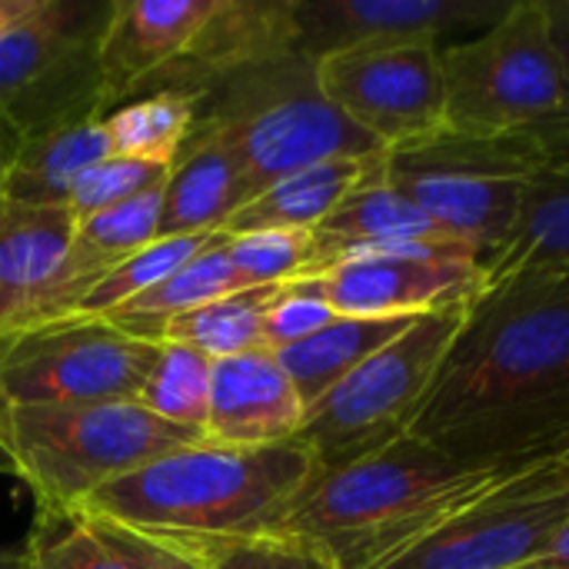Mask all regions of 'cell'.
<instances>
[{
	"label": "cell",
	"instance_id": "6da1fadb",
	"mask_svg": "<svg viewBox=\"0 0 569 569\" xmlns=\"http://www.w3.org/2000/svg\"><path fill=\"white\" fill-rule=\"evenodd\" d=\"M569 427V270L490 273L413 423L457 463L507 470Z\"/></svg>",
	"mask_w": 569,
	"mask_h": 569
},
{
	"label": "cell",
	"instance_id": "7a4b0ae2",
	"mask_svg": "<svg viewBox=\"0 0 569 569\" xmlns=\"http://www.w3.org/2000/svg\"><path fill=\"white\" fill-rule=\"evenodd\" d=\"M317 477L320 463L297 437L273 447H227L203 437L100 487L77 513L153 543L207 550L277 533Z\"/></svg>",
	"mask_w": 569,
	"mask_h": 569
},
{
	"label": "cell",
	"instance_id": "3957f363",
	"mask_svg": "<svg viewBox=\"0 0 569 569\" xmlns=\"http://www.w3.org/2000/svg\"><path fill=\"white\" fill-rule=\"evenodd\" d=\"M503 470L457 463L420 437L320 470L277 533L313 543L337 569H387L483 500Z\"/></svg>",
	"mask_w": 569,
	"mask_h": 569
},
{
	"label": "cell",
	"instance_id": "277c9868",
	"mask_svg": "<svg viewBox=\"0 0 569 569\" xmlns=\"http://www.w3.org/2000/svg\"><path fill=\"white\" fill-rule=\"evenodd\" d=\"M197 123L213 130L240 163L247 203L313 163L387 153L320 90L303 50L223 70L197 90Z\"/></svg>",
	"mask_w": 569,
	"mask_h": 569
},
{
	"label": "cell",
	"instance_id": "5b68a950",
	"mask_svg": "<svg viewBox=\"0 0 569 569\" xmlns=\"http://www.w3.org/2000/svg\"><path fill=\"white\" fill-rule=\"evenodd\" d=\"M0 440L37 500V517H70L100 487L180 450L203 433L167 423L140 403L10 407Z\"/></svg>",
	"mask_w": 569,
	"mask_h": 569
},
{
	"label": "cell",
	"instance_id": "8992f818",
	"mask_svg": "<svg viewBox=\"0 0 569 569\" xmlns=\"http://www.w3.org/2000/svg\"><path fill=\"white\" fill-rule=\"evenodd\" d=\"M550 160L553 147L543 130L500 137L443 130L383 153V180L487 267L513 240L530 183Z\"/></svg>",
	"mask_w": 569,
	"mask_h": 569
},
{
	"label": "cell",
	"instance_id": "52a82bcc",
	"mask_svg": "<svg viewBox=\"0 0 569 569\" xmlns=\"http://www.w3.org/2000/svg\"><path fill=\"white\" fill-rule=\"evenodd\" d=\"M447 130L537 133L569 123V77L547 0H510L473 40L443 50Z\"/></svg>",
	"mask_w": 569,
	"mask_h": 569
},
{
	"label": "cell",
	"instance_id": "ba28073f",
	"mask_svg": "<svg viewBox=\"0 0 569 569\" xmlns=\"http://www.w3.org/2000/svg\"><path fill=\"white\" fill-rule=\"evenodd\" d=\"M467 307L420 317L307 410L297 440L317 457L320 470L347 467L413 433Z\"/></svg>",
	"mask_w": 569,
	"mask_h": 569
},
{
	"label": "cell",
	"instance_id": "9c48e42d",
	"mask_svg": "<svg viewBox=\"0 0 569 569\" xmlns=\"http://www.w3.org/2000/svg\"><path fill=\"white\" fill-rule=\"evenodd\" d=\"M110 0H40L0 37V120L20 140L107 117L100 37Z\"/></svg>",
	"mask_w": 569,
	"mask_h": 569
},
{
	"label": "cell",
	"instance_id": "30bf717a",
	"mask_svg": "<svg viewBox=\"0 0 569 569\" xmlns=\"http://www.w3.org/2000/svg\"><path fill=\"white\" fill-rule=\"evenodd\" d=\"M160 343L103 317H60L0 333V410L137 403Z\"/></svg>",
	"mask_w": 569,
	"mask_h": 569
},
{
	"label": "cell",
	"instance_id": "8fae6325",
	"mask_svg": "<svg viewBox=\"0 0 569 569\" xmlns=\"http://www.w3.org/2000/svg\"><path fill=\"white\" fill-rule=\"evenodd\" d=\"M327 100L387 153L447 130V83L440 43H383L317 60Z\"/></svg>",
	"mask_w": 569,
	"mask_h": 569
},
{
	"label": "cell",
	"instance_id": "7c38bea8",
	"mask_svg": "<svg viewBox=\"0 0 569 569\" xmlns=\"http://www.w3.org/2000/svg\"><path fill=\"white\" fill-rule=\"evenodd\" d=\"M317 283L337 317H430L473 303L487 287V270L467 247L417 243L347 257Z\"/></svg>",
	"mask_w": 569,
	"mask_h": 569
},
{
	"label": "cell",
	"instance_id": "4fadbf2b",
	"mask_svg": "<svg viewBox=\"0 0 569 569\" xmlns=\"http://www.w3.org/2000/svg\"><path fill=\"white\" fill-rule=\"evenodd\" d=\"M510 0H293L297 47L320 60L383 43H440L463 27L487 30Z\"/></svg>",
	"mask_w": 569,
	"mask_h": 569
},
{
	"label": "cell",
	"instance_id": "5bb4252c",
	"mask_svg": "<svg viewBox=\"0 0 569 569\" xmlns=\"http://www.w3.org/2000/svg\"><path fill=\"white\" fill-rule=\"evenodd\" d=\"M569 497H510L497 487L387 569H523L560 533Z\"/></svg>",
	"mask_w": 569,
	"mask_h": 569
},
{
	"label": "cell",
	"instance_id": "9a60e30c",
	"mask_svg": "<svg viewBox=\"0 0 569 569\" xmlns=\"http://www.w3.org/2000/svg\"><path fill=\"white\" fill-rule=\"evenodd\" d=\"M220 0H110L100 37L107 113L143 97L190 50Z\"/></svg>",
	"mask_w": 569,
	"mask_h": 569
},
{
	"label": "cell",
	"instance_id": "2e32d148",
	"mask_svg": "<svg viewBox=\"0 0 569 569\" xmlns=\"http://www.w3.org/2000/svg\"><path fill=\"white\" fill-rule=\"evenodd\" d=\"M307 407L270 350L213 360L207 437L227 447H273L300 433Z\"/></svg>",
	"mask_w": 569,
	"mask_h": 569
},
{
	"label": "cell",
	"instance_id": "e0dca14e",
	"mask_svg": "<svg viewBox=\"0 0 569 569\" xmlns=\"http://www.w3.org/2000/svg\"><path fill=\"white\" fill-rule=\"evenodd\" d=\"M73 230L70 207H30L0 193V333L33 320L63 267Z\"/></svg>",
	"mask_w": 569,
	"mask_h": 569
},
{
	"label": "cell",
	"instance_id": "ac0fdd59",
	"mask_svg": "<svg viewBox=\"0 0 569 569\" xmlns=\"http://www.w3.org/2000/svg\"><path fill=\"white\" fill-rule=\"evenodd\" d=\"M160 203H163V187H153L120 207H110L87 220H77L63 267L57 270V277L30 323L70 317L73 307L83 300V293L97 280H103L113 267H120L143 247H150L157 240Z\"/></svg>",
	"mask_w": 569,
	"mask_h": 569
},
{
	"label": "cell",
	"instance_id": "d6986e66",
	"mask_svg": "<svg viewBox=\"0 0 569 569\" xmlns=\"http://www.w3.org/2000/svg\"><path fill=\"white\" fill-rule=\"evenodd\" d=\"M463 247L450 240L413 200L397 193L383 180V167L363 187H357L317 230H313V273H327L333 263L370 253V250H393V247Z\"/></svg>",
	"mask_w": 569,
	"mask_h": 569
},
{
	"label": "cell",
	"instance_id": "ffe728a7",
	"mask_svg": "<svg viewBox=\"0 0 569 569\" xmlns=\"http://www.w3.org/2000/svg\"><path fill=\"white\" fill-rule=\"evenodd\" d=\"M243 203L247 197L237 157L213 130L193 127L163 183L157 240L220 233Z\"/></svg>",
	"mask_w": 569,
	"mask_h": 569
},
{
	"label": "cell",
	"instance_id": "44dd1931",
	"mask_svg": "<svg viewBox=\"0 0 569 569\" xmlns=\"http://www.w3.org/2000/svg\"><path fill=\"white\" fill-rule=\"evenodd\" d=\"M383 153L343 157L297 170L243 203L223 227V233H260V230H317L357 187L377 177Z\"/></svg>",
	"mask_w": 569,
	"mask_h": 569
},
{
	"label": "cell",
	"instance_id": "7402d4cb",
	"mask_svg": "<svg viewBox=\"0 0 569 569\" xmlns=\"http://www.w3.org/2000/svg\"><path fill=\"white\" fill-rule=\"evenodd\" d=\"M107 157H113V147L103 120L30 137L20 143L0 193L30 207H67L80 177Z\"/></svg>",
	"mask_w": 569,
	"mask_h": 569
},
{
	"label": "cell",
	"instance_id": "603a6c76",
	"mask_svg": "<svg viewBox=\"0 0 569 569\" xmlns=\"http://www.w3.org/2000/svg\"><path fill=\"white\" fill-rule=\"evenodd\" d=\"M420 317H337L313 337L277 350L283 373L297 387L307 410H313L337 383H343L357 367H363L373 353L393 343L407 327Z\"/></svg>",
	"mask_w": 569,
	"mask_h": 569
},
{
	"label": "cell",
	"instance_id": "cb8c5ba5",
	"mask_svg": "<svg viewBox=\"0 0 569 569\" xmlns=\"http://www.w3.org/2000/svg\"><path fill=\"white\" fill-rule=\"evenodd\" d=\"M553 160L533 177L520 227L507 250L483 270L503 273L517 267H563L569 270V123L543 130Z\"/></svg>",
	"mask_w": 569,
	"mask_h": 569
},
{
	"label": "cell",
	"instance_id": "d4e9b609",
	"mask_svg": "<svg viewBox=\"0 0 569 569\" xmlns=\"http://www.w3.org/2000/svg\"><path fill=\"white\" fill-rule=\"evenodd\" d=\"M237 290H250L240 273L233 270L230 257H227V233L220 230L197 257H190L180 270H173L167 280H160L157 287H150L147 293L133 297L130 303H123L120 310H113L110 320L113 327L140 337V340H153L157 343V330L200 307V303H210L217 297H227V293H237Z\"/></svg>",
	"mask_w": 569,
	"mask_h": 569
},
{
	"label": "cell",
	"instance_id": "484cf974",
	"mask_svg": "<svg viewBox=\"0 0 569 569\" xmlns=\"http://www.w3.org/2000/svg\"><path fill=\"white\" fill-rule=\"evenodd\" d=\"M150 540L87 513L37 517L17 569H147Z\"/></svg>",
	"mask_w": 569,
	"mask_h": 569
},
{
	"label": "cell",
	"instance_id": "4316f807",
	"mask_svg": "<svg viewBox=\"0 0 569 569\" xmlns=\"http://www.w3.org/2000/svg\"><path fill=\"white\" fill-rule=\"evenodd\" d=\"M283 287V283H280ZM280 287H250L200 303L157 330V343H183L210 360L263 350V327Z\"/></svg>",
	"mask_w": 569,
	"mask_h": 569
},
{
	"label": "cell",
	"instance_id": "83f0119b",
	"mask_svg": "<svg viewBox=\"0 0 569 569\" xmlns=\"http://www.w3.org/2000/svg\"><path fill=\"white\" fill-rule=\"evenodd\" d=\"M113 157L173 167L197 123L193 90H153L103 117Z\"/></svg>",
	"mask_w": 569,
	"mask_h": 569
},
{
	"label": "cell",
	"instance_id": "f1b7e54d",
	"mask_svg": "<svg viewBox=\"0 0 569 569\" xmlns=\"http://www.w3.org/2000/svg\"><path fill=\"white\" fill-rule=\"evenodd\" d=\"M210 380H213V360L207 353L183 347V343H160L157 363L137 403L167 423H177L207 437Z\"/></svg>",
	"mask_w": 569,
	"mask_h": 569
},
{
	"label": "cell",
	"instance_id": "f546056e",
	"mask_svg": "<svg viewBox=\"0 0 569 569\" xmlns=\"http://www.w3.org/2000/svg\"><path fill=\"white\" fill-rule=\"evenodd\" d=\"M217 233H190V237H163L113 267L103 280H97L83 300L73 307L70 317H110L133 297L147 293L160 280H167L173 270H180L190 257H197Z\"/></svg>",
	"mask_w": 569,
	"mask_h": 569
},
{
	"label": "cell",
	"instance_id": "4dcf8cb0",
	"mask_svg": "<svg viewBox=\"0 0 569 569\" xmlns=\"http://www.w3.org/2000/svg\"><path fill=\"white\" fill-rule=\"evenodd\" d=\"M227 257L247 287H280L313 273L310 230L227 233Z\"/></svg>",
	"mask_w": 569,
	"mask_h": 569
},
{
	"label": "cell",
	"instance_id": "1f68e13d",
	"mask_svg": "<svg viewBox=\"0 0 569 569\" xmlns=\"http://www.w3.org/2000/svg\"><path fill=\"white\" fill-rule=\"evenodd\" d=\"M167 177H170V167L140 163V160H127V157H107L80 177L67 207H70L73 220H87V217L120 207L153 187H163Z\"/></svg>",
	"mask_w": 569,
	"mask_h": 569
},
{
	"label": "cell",
	"instance_id": "d6a6232c",
	"mask_svg": "<svg viewBox=\"0 0 569 569\" xmlns=\"http://www.w3.org/2000/svg\"><path fill=\"white\" fill-rule=\"evenodd\" d=\"M333 320H337V310L327 303L317 277L290 280L280 287L277 300L270 303L267 327H263V350H270V353L287 350V347L313 337L317 330H323Z\"/></svg>",
	"mask_w": 569,
	"mask_h": 569
},
{
	"label": "cell",
	"instance_id": "836d02e7",
	"mask_svg": "<svg viewBox=\"0 0 569 569\" xmlns=\"http://www.w3.org/2000/svg\"><path fill=\"white\" fill-rule=\"evenodd\" d=\"M210 569H337L313 543L290 533H263L203 550Z\"/></svg>",
	"mask_w": 569,
	"mask_h": 569
},
{
	"label": "cell",
	"instance_id": "e575fe53",
	"mask_svg": "<svg viewBox=\"0 0 569 569\" xmlns=\"http://www.w3.org/2000/svg\"><path fill=\"white\" fill-rule=\"evenodd\" d=\"M497 490L510 497H569V427L507 467Z\"/></svg>",
	"mask_w": 569,
	"mask_h": 569
},
{
	"label": "cell",
	"instance_id": "d590c367",
	"mask_svg": "<svg viewBox=\"0 0 569 569\" xmlns=\"http://www.w3.org/2000/svg\"><path fill=\"white\" fill-rule=\"evenodd\" d=\"M147 569H210V560L203 550L190 547H170V543H153L150 540V563Z\"/></svg>",
	"mask_w": 569,
	"mask_h": 569
},
{
	"label": "cell",
	"instance_id": "8d00e7d4",
	"mask_svg": "<svg viewBox=\"0 0 569 569\" xmlns=\"http://www.w3.org/2000/svg\"><path fill=\"white\" fill-rule=\"evenodd\" d=\"M523 569H569V517L563 520L560 533L553 537V543H550L530 567Z\"/></svg>",
	"mask_w": 569,
	"mask_h": 569
},
{
	"label": "cell",
	"instance_id": "74e56055",
	"mask_svg": "<svg viewBox=\"0 0 569 569\" xmlns=\"http://www.w3.org/2000/svg\"><path fill=\"white\" fill-rule=\"evenodd\" d=\"M547 13H550V27H553V40L560 47L563 67L569 77V0H547Z\"/></svg>",
	"mask_w": 569,
	"mask_h": 569
},
{
	"label": "cell",
	"instance_id": "f35d334b",
	"mask_svg": "<svg viewBox=\"0 0 569 569\" xmlns=\"http://www.w3.org/2000/svg\"><path fill=\"white\" fill-rule=\"evenodd\" d=\"M37 7H40V0H0V37L17 30L23 20H30L37 13Z\"/></svg>",
	"mask_w": 569,
	"mask_h": 569
},
{
	"label": "cell",
	"instance_id": "ab89813d",
	"mask_svg": "<svg viewBox=\"0 0 569 569\" xmlns=\"http://www.w3.org/2000/svg\"><path fill=\"white\" fill-rule=\"evenodd\" d=\"M20 133L10 127V123H3L0 120V187H3V180H7V170H10V163L17 160V150H20Z\"/></svg>",
	"mask_w": 569,
	"mask_h": 569
},
{
	"label": "cell",
	"instance_id": "60d3db41",
	"mask_svg": "<svg viewBox=\"0 0 569 569\" xmlns=\"http://www.w3.org/2000/svg\"><path fill=\"white\" fill-rule=\"evenodd\" d=\"M0 473L3 477H17V467H13V460H10V453H7L3 443H0Z\"/></svg>",
	"mask_w": 569,
	"mask_h": 569
}]
</instances>
